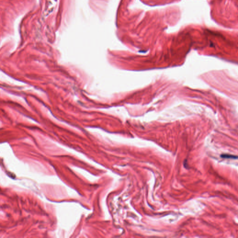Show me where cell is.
Here are the masks:
<instances>
[{
  "label": "cell",
  "mask_w": 238,
  "mask_h": 238,
  "mask_svg": "<svg viewBox=\"0 0 238 238\" xmlns=\"http://www.w3.org/2000/svg\"><path fill=\"white\" fill-rule=\"evenodd\" d=\"M221 157L226 159H238V156L228 154H223L221 155Z\"/></svg>",
  "instance_id": "1"
}]
</instances>
